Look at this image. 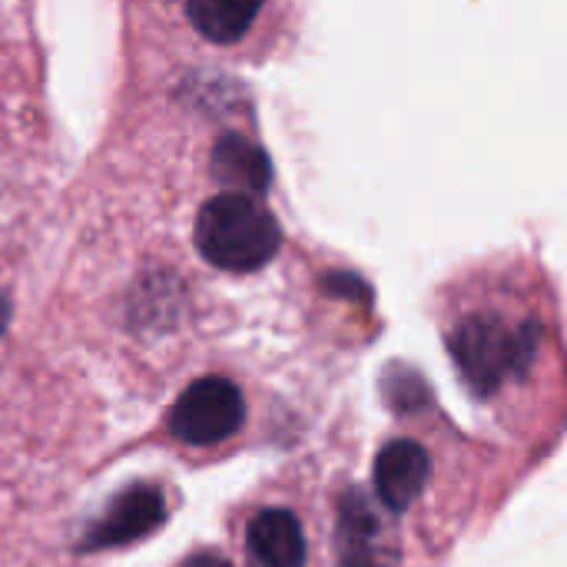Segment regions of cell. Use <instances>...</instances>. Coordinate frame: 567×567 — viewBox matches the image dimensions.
<instances>
[{"instance_id": "2", "label": "cell", "mask_w": 567, "mask_h": 567, "mask_svg": "<svg viewBox=\"0 0 567 567\" xmlns=\"http://www.w3.org/2000/svg\"><path fill=\"white\" fill-rule=\"evenodd\" d=\"M279 223L249 193H223L196 216V249L229 272L262 269L279 249Z\"/></svg>"}, {"instance_id": "11", "label": "cell", "mask_w": 567, "mask_h": 567, "mask_svg": "<svg viewBox=\"0 0 567 567\" xmlns=\"http://www.w3.org/2000/svg\"><path fill=\"white\" fill-rule=\"evenodd\" d=\"M7 322H10V299L0 292V336H3V329H7Z\"/></svg>"}, {"instance_id": "3", "label": "cell", "mask_w": 567, "mask_h": 567, "mask_svg": "<svg viewBox=\"0 0 567 567\" xmlns=\"http://www.w3.org/2000/svg\"><path fill=\"white\" fill-rule=\"evenodd\" d=\"M246 422L243 392L223 379L206 375L193 382L169 412V432L186 445H216L233 439Z\"/></svg>"}, {"instance_id": "9", "label": "cell", "mask_w": 567, "mask_h": 567, "mask_svg": "<svg viewBox=\"0 0 567 567\" xmlns=\"http://www.w3.org/2000/svg\"><path fill=\"white\" fill-rule=\"evenodd\" d=\"M216 176L239 186L236 193H262L269 186V159L246 140H226L216 150Z\"/></svg>"}, {"instance_id": "1", "label": "cell", "mask_w": 567, "mask_h": 567, "mask_svg": "<svg viewBox=\"0 0 567 567\" xmlns=\"http://www.w3.org/2000/svg\"><path fill=\"white\" fill-rule=\"evenodd\" d=\"M538 342L542 329L535 322H515L498 312H472L449 332L452 359L478 395H492L518 379L535 359Z\"/></svg>"}, {"instance_id": "10", "label": "cell", "mask_w": 567, "mask_h": 567, "mask_svg": "<svg viewBox=\"0 0 567 567\" xmlns=\"http://www.w3.org/2000/svg\"><path fill=\"white\" fill-rule=\"evenodd\" d=\"M183 567H233L223 555H213V551H203V555H193V558H186Z\"/></svg>"}, {"instance_id": "8", "label": "cell", "mask_w": 567, "mask_h": 567, "mask_svg": "<svg viewBox=\"0 0 567 567\" xmlns=\"http://www.w3.org/2000/svg\"><path fill=\"white\" fill-rule=\"evenodd\" d=\"M259 10L262 0H186L189 23L213 43H236Z\"/></svg>"}, {"instance_id": "4", "label": "cell", "mask_w": 567, "mask_h": 567, "mask_svg": "<svg viewBox=\"0 0 567 567\" xmlns=\"http://www.w3.org/2000/svg\"><path fill=\"white\" fill-rule=\"evenodd\" d=\"M163 518H166L163 488H156V485H130L86 528V535L80 542V551H103V548H120V545L140 542L150 532H156L163 525Z\"/></svg>"}, {"instance_id": "6", "label": "cell", "mask_w": 567, "mask_h": 567, "mask_svg": "<svg viewBox=\"0 0 567 567\" xmlns=\"http://www.w3.org/2000/svg\"><path fill=\"white\" fill-rule=\"evenodd\" d=\"M336 548H339V567L392 565V545H389L385 522L379 518V512L359 492L342 498Z\"/></svg>"}, {"instance_id": "5", "label": "cell", "mask_w": 567, "mask_h": 567, "mask_svg": "<svg viewBox=\"0 0 567 567\" xmlns=\"http://www.w3.org/2000/svg\"><path fill=\"white\" fill-rule=\"evenodd\" d=\"M432 478V458L429 452L412 442V439H395L379 452L375 462V495L379 502L392 512L402 515L409 512L419 495L425 492Z\"/></svg>"}, {"instance_id": "7", "label": "cell", "mask_w": 567, "mask_h": 567, "mask_svg": "<svg viewBox=\"0 0 567 567\" xmlns=\"http://www.w3.org/2000/svg\"><path fill=\"white\" fill-rule=\"evenodd\" d=\"M306 535L292 512L266 508L249 522L246 532V567H302Z\"/></svg>"}]
</instances>
